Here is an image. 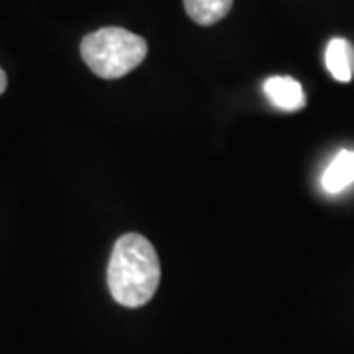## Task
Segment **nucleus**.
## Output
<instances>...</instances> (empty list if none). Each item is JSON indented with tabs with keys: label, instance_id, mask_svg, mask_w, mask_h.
Masks as SVG:
<instances>
[{
	"label": "nucleus",
	"instance_id": "nucleus-3",
	"mask_svg": "<svg viewBox=\"0 0 354 354\" xmlns=\"http://www.w3.org/2000/svg\"><path fill=\"white\" fill-rule=\"evenodd\" d=\"M266 97L281 111H299L305 106V93L299 81L291 77H270L264 83Z\"/></svg>",
	"mask_w": 354,
	"mask_h": 354
},
{
	"label": "nucleus",
	"instance_id": "nucleus-2",
	"mask_svg": "<svg viewBox=\"0 0 354 354\" xmlns=\"http://www.w3.org/2000/svg\"><path fill=\"white\" fill-rule=\"evenodd\" d=\"M148 53L146 39L124 28H101L81 41V57L95 75L118 79L134 71Z\"/></svg>",
	"mask_w": 354,
	"mask_h": 354
},
{
	"label": "nucleus",
	"instance_id": "nucleus-1",
	"mask_svg": "<svg viewBox=\"0 0 354 354\" xmlns=\"http://www.w3.org/2000/svg\"><path fill=\"white\" fill-rule=\"evenodd\" d=\"M160 258L148 239L128 232L114 244L106 278L114 301L124 307H142L160 286Z\"/></svg>",
	"mask_w": 354,
	"mask_h": 354
},
{
	"label": "nucleus",
	"instance_id": "nucleus-5",
	"mask_svg": "<svg viewBox=\"0 0 354 354\" xmlns=\"http://www.w3.org/2000/svg\"><path fill=\"white\" fill-rule=\"evenodd\" d=\"M323 189L327 193H341L351 183H354V152L342 150L325 169L321 177Z\"/></svg>",
	"mask_w": 354,
	"mask_h": 354
},
{
	"label": "nucleus",
	"instance_id": "nucleus-6",
	"mask_svg": "<svg viewBox=\"0 0 354 354\" xmlns=\"http://www.w3.org/2000/svg\"><path fill=\"white\" fill-rule=\"evenodd\" d=\"M234 0H183V6L193 22L201 26H213L223 20Z\"/></svg>",
	"mask_w": 354,
	"mask_h": 354
},
{
	"label": "nucleus",
	"instance_id": "nucleus-7",
	"mask_svg": "<svg viewBox=\"0 0 354 354\" xmlns=\"http://www.w3.org/2000/svg\"><path fill=\"white\" fill-rule=\"evenodd\" d=\"M6 83H8V81H6V73H4V71H2V67H0V95L4 93V88H6Z\"/></svg>",
	"mask_w": 354,
	"mask_h": 354
},
{
	"label": "nucleus",
	"instance_id": "nucleus-4",
	"mask_svg": "<svg viewBox=\"0 0 354 354\" xmlns=\"http://www.w3.org/2000/svg\"><path fill=\"white\" fill-rule=\"evenodd\" d=\"M325 64L337 81L348 83L354 73V48L346 39L333 38L325 51Z\"/></svg>",
	"mask_w": 354,
	"mask_h": 354
}]
</instances>
